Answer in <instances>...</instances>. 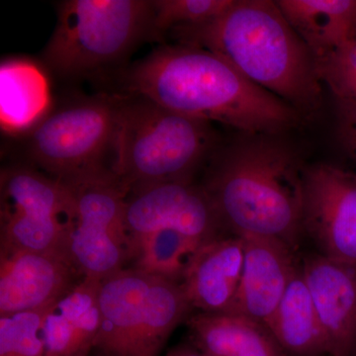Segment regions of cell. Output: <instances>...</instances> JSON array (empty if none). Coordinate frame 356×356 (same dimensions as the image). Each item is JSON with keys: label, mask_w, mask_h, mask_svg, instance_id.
I'll return each mask as SVG.
<instances>
[{"label": "cell", "mask_w": 356, "mask_h": 356, "mask_svg": "<svg viewBox=\"0 0 356 356\" xmlns=\"http://www.w3.org/2000/svg\"><path fill=\"white\" fill-rule=\"evenodd\" d=\"M126 88L175 113L250 135L288 130L299 112L205 49L166 44L126 72Z\"/></svg>", "instance_id": "obj_1"}, {"label": "cell", "mask_w": 356, "mask_h": 356, "mask_svg": "<svg viewBox=\"0 0 356 356\" xmlns=\"http://www.w3.org/2000/svg\"><path fill=\"white\" fill-rule=\"evenodd\" d=\"M168 37L216 54L296 111L320 107L322 81L315 60L276 1L234 0L214 19Z\"/></svg>", "instance_id": "obj_2"}, {"label": "cell", "mask_w": 356, "mask_h": 356, "mask_svg": "<svg viewBox=\"0 0 356 356\" xmlns=\"http://www.w3.org/2000/svg\"><path fill=\"white\" fill-rule=\"evenodd\" d=\"M264 136L217 156L202 187L227 234L273 238L297 254L305 170L291 149Z\"/></svg>", "instance_id": "obj_3"}, {"label": "cell", "mask_w": 356, "mask_h": 356, "mask_svg": "<svg viewBox=\"0 0 356 356\" xmlns=\"http://www.w3.org/2000/svg\"><path fill=\"white\" fill-rule=\"evenodd\" d=\"M121 107L122 95H99L51 110L26 132V165L65 184L117 180Z\"/></svg>", "instance_id": "obj_4"}, {"label": "cell", "mask_w": 356, "mask_h": 356, "mask_svg": "<svg viewBox=\"0 0 356 356\" xmlns=\"http://www.w3.org/2000/svg\"><path fill=\"white\" fill-rule=\"evenodd\" d=\"M215 143L208 122L175 113L140 95H122L114 175L126 194L146 185L189 181Z\"/></svg>", "instance_id": "obj_5"}, {"label": "cell", "mask_w": 356, "mask_h": 356, "mask_svg": "<svg viewBox=\"0 0 356 356\" xmlns=\"http://www.w3.org/2000/svg\"><path fill=\"white\" fill-rule=\"evenodd\" d=\"M149 0H65L42 51L44 67L60 79L90 76L118 65L149 39Z\"/></svg>", "instance_id": "obj_6"}, {"label": "cell", "mask_w": 356, "mask_h": 356, "mask_svg": "<svg viewBox=\"0 0 356 356\" xmlns=\"http://www.w3.org/2000/svg\"><path fill=\"white\" fill-rule=\"evenodd\" d=\"M102 356H159L173 331L193 314L180 283L127 267L102 281Z\"/></svg>", "instance_id": "obj_7"}, {"label": "cell", "mask_w": 356, "mask_h": 356, "mask_svg": "<svg viewBox=\"0 0 356 356\" xmlns=\"http://www.w3.org/2000/svg\"><path fill=\"white\" fill-rule=\"evenodd\" d=\"M74 212L69 185L26 163L2 168L0 252H48L70 259Z\"/></svg>", "instance_id": "obj_8"}, {"label": "cell", "mask_w": 356, "mask_h": 356, "mask_svg": "<svg viewBox=\"0 0 356 356\" xmlns=\"http://www.w3.org/2000/svg\"><path fill=\"white\" fill-rule=\"evenodd\" d=\"M67 185L74 199L70 257L77 270L83 277L102 281L127 268L133 238L126 224V192L120 184L98 180Z\"/></svg>", "instance_id": "obj_9"}, {"label": "cell", "mask_w": 356, "mask_h": 356, "mask_svg": "<svg viewBox=\"0 0 356 356\" xmlns=\"http://www.w3.org/2000/svg\"><path fill=\"white\" fill-rule=\"evenodd\" d=\"M303 233L318 254L356 266V173L325 163L305 170Z\"/></svg>", "instance_id": "obj_10"}, {"label": "cell", "mask_w": 356, "mask_h": 356, "mask_svg": "<svg viewBox=\"0 0 356 356\" xmlns=\"http://www.w3.org/2000/svg\"><path fill=\"white\" fill-rule=\"evenodd\" d=\"M125 220L132 236L172 229L207 243L229 235L202 185L191 180L161 182L129 191Z\"/></svg>", "instance_id": "obj_11"}, {"label": "cell", "mask_w": 356, "mask_h": 356, "mask_svg": "<svg viewBox=\"0 0 356 356\" xmlns=\"http://www.w3.org/2000/svg\"><path fill=\"white\" fill-rule=\"evenodd\" d=\"M83 278L67 255L0 252V316L50 308Z\"/></svg>", "instance_id": "obj_12"}, {"label": "cell", "mask_w": 356, "mask_h": 356, "mask_svg": "<svg viewBox=\"0 0 356 356\" xmlns=\"http://www.w3.org/2000/svg\"><path fill=\"white\" fill-rule=\"evenodd\" d=\"M301 264L329 356H356V266L318 252L304 255Z\"/></svg>", "instance_id": "obj_13"}, {"label": "cell", "mask_w": 356, "mask_h": 356, "mask_svg": "<svg viewBox=\"0 0 356 356\" xmlns=\"http://www.w3.org/2000/svg\"><path fill=\"white\" fill-rule=\"evenodd\" d=\"M245 264L242 280L232 310L266 325L277 310L299 259L280 241L245 236Z\"/></svg>", "instance_id": "obj_14"}, {"label": "cell", "mask_w": 356, "mask_h": 356, "mask_svg": "<svg viewBox=\"0 0 356 356\" xmlns=\"http://www.w3.org/2000/svg\"><path fill=\"white\" fill-rule=\"evenodd\" d=\"M245 264L242 236L224 235L204 243L181 282L194 311L229 313L235 302Z\"/></svg>", "instance_id": "obj_15"}, {"label": "cell", "mask_w": 356, "mask_h": 356, "mask_svg": "<svg viewBox=\"0 0 356 356\" xmlns=\"http://www.w3.org/2000/svg\"><path fill=\"white\" fill-rule=\"evenodd\" d=\"M102 280L83 277L47 311L42 325L44 356H88L102 325Z\"/></svg>", "instance_id": "obj_16"}, {"label": "cell", "mask_w": 356, "mask_h": 356, "mask_svg": "<svg viewBox=\"0 0 356 356\" xmlns=\"http://www.w3.org/2000/svg\"><path fill=\"white\" fill-rule=\"evenodd\" d=\"M191 343L209 356H287L273 334L233 313H193L187 318Z\"/></svg>", "instance_id": "obj_17"}, {"label": "cell", "mask_w": 356, "mask_h": 356, "mask_svg": "<svg viewBox=\"0 0 356 356\" xmlns=\"http://www.w3.org/2000/svg\"><path fill=\"white\" fill-rule=\"evenodd\" d=\"M315 63L356 39V0H278Z\"/></svg>", "instance_id": "obj_18"}, {"label": "cell", "mask_w": 356, "mask_h": 356, "mask_svg": "<svg viewBox=\"0 0 356 356\" xmlns=\"http://www.w3.org/2000/svg\"><path fill=\"white\" fill-rule=\"evenodd\" d=\"M268 330L287 356H329L327 339L307 287L301 261Z\"/></svg>", "instance_id": "obj_19"}, {"label": "cell", "mask_w": 356, "mask_h": 356, "mask_svg": "<svg viewBox=\"0 0 356 356\" xmlns=\"http://www.w3.org/2000/svg\"><path fill=\"white\" fill-rule=\"evenodd\" d=\"M46 83L39 70L22 60L1 65V121L10 130L30 129L44 116Z\"/></svg>", "instance_id": "obj_20"}, {"label": "cell", "mask_w": 356, "mask_h": 356, "mask_svg": "<svg viewBox=\"0 0 356 356\" xmlns=\"http://www.w3.org/2000/svg\"><path fill=\"white\" fill-rule=\"evenodd\" d=\"M132 238V268L180 284L199 248L206 243L172 229Z\"/></svg>", "instance_id": "obj_21"}, {"label": "cell", "mask_w": 356, "mask_h": 356, "mask_svg": "<svg viewBox=\"0 0 356 356\" xmlns=\"http://www.w3.org/2000/svg\"><path fill=\"white\" fill-rule=\"evenodd\" d=\"M234 0H152L149 39L161 41L178 29L214 19Z\"/></svg>", "instance_id": "obj_22"}, {"label": "cell", "mask_w": 356, "mask_h": 356, "mask_svg": "<svg viewBox=\"0 0 356 356\" xmlns=\"http://www.w3.org/2000/svg\"><path fill=\"white\" fill-rule=\"evenodd\" d=\"M48 309L0 316V356H44L42 325Z\"/></svg>", "instance_id": "obj_23"}, {"label": "cell", "mask_w": 356, "mask_h": 356, "mask_svg": "<svg viewBox=\"0 0 356 356\" xmlns=\"http://www.w3.org/2000/svg\"><path fill=\"white\" fill-rule=\"evenodd\" d=\"M318 76L336 98L356 102V39L316 63Z\"/></svg>", "instance_id": "obj_24"}, {"label": "cell", "mask_w": 356, "mask_h": 356, "mask_svg": "<svg viewBox=\"0 0 356 356\" xmlns=\"http://www.w3.org/2000/svg\"><path fill=\"white\" fill-rule=\"evenodd\" d=\"M336 102L339 142L348 156L356 161V102L339 98H336Z\"/></svg>", "instance_id": "obj_25"}, {"label": "cell", "mask_w": 356, "mask_h": 356, "mask_svg": "<svg viewBox=\"0 0 356 356\" xmlns=\"http://www.w3.org/2000/svg\"><path fill=\"white\" fill-rule=\"evenodd\" d=\"M165 356H209L198 350L193 344L188 346H179L168 351Z\"/></svg>", "instance_id": "obj_26"}]
</instances>
